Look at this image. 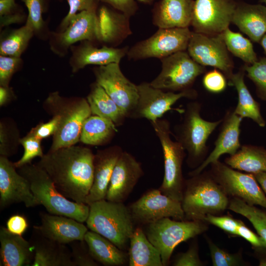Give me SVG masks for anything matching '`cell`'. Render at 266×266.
Masks as SVG:
<instances>
[{"label": "cell", "instance_id": "1", "mask_svg": "<svg viewBox=\"0 0 266 266\" xmlns=\"http://www.w3.org/2000/svg\"><path fill=\"white\" fill-rule=\"evenodd\" d=\"M94 157L89 148L74 145L49 151L37 165L66 198L82 203L93 184Z\"/></svg>", "mask_w": 266, "mask_h": 266}, {"label": "cell", "instance_id": "2", "mask_svg": "<svg viewBox=\"0 0 266 266\" xmlns=\"http://www.w3.org/2000/svg\"><path fill=\"white\" fill-rule=\"evenodd\" d=\"M85 222L88 228L108 239L121 250L126 249L134 230V222L124 202L101 200L92 203Z\"/></svg>", "mask_w": 266, "mask_h": 266}, {"label": "cell", "instance_id": "3", "mask_svg": "<svg viewBox=\"0 0 266 266\" xmlns=\"http://www.w3.org/2000/svg\"><path fill=\"white\" fill-rule=\"evenodd\" d=\"M18 169V172L29 181L31 190L40 205L51 214L65 216L78 222L86 221L90 206L71 201L56 188L47 173L37 165L26 164Z\"/></svg>", "mask_w": 266, "mask_h": 266}, {"label": "cell", "instance_id": "4", "mask_svg": "<svg viewBox=\"0 0 266 266\" xmlns=\"http://www.w3.org/2000/svg\"><path fill=\"white\" fill-rule=\"evenodd\" d=\"M185 181L181 204L187 220H200L208 214L218 215L228 207V195L210 172Z\"/></svg>", "mask_w": 266, "mask_h": 266}, {"label": "cell", "instance_id": "5", "mask_svg": "<svg viewBox=\"0 0 266 266\" xmlns=\"http://www.w3.org/2000/svg\"><path fill=\"white\" fill-rule=\"evenodd\" d=\"M45 104L53 115L60 116L59 128L53 135L49 151L75 145L80 140L84 121L92 115L87 99L65 98L56 92L49 95Z\"/></svg>", "mask_w": 266, "mask_h": 266}, {"label": "cell", "instance_id": "6", "mask_svg": "<svg viewBox=\"0 0 266 266\" xmlns=\"http://www.w3.org/2000/svg\"><path fill=\"white\" fill-rule=\"evenodd\" d=\"M200 111L199 102L188 103L182 122L174 129L176 140L187 153V163L191 167L200 165L205 160L208 152L207 141L223 120L214 122L206 120L201 116Z\"/></svg>", "mask_w": 266, "mask_h": 266}, {"label": "cell", "instance_id": "7", "mask_svg": "<svg viewBox=\"0 0 266 266\" xmlns=\"http://www.w3.org/2000/svg\"><path fill=\"white\" fill-rule=\"evenodd\" d=\"M151 123L159 139L164 155V175L159 189L166 196L181 202L185 183L182 166L186 151L178 141L171 139L172 133L167 120L159 119Z\"/></svg>", "mask_w": 266, "mask_h": 266}, {"label": "cell", "instance_id": "8", "mask_svg": "<svg viewBox=\"0 0 266 266\" xmlns=\"http://www.w3.org/2000/svg\"><path fill=\"white\" fill-rule=\"evenodd\" d=\"M206 222L200 220H173L164 218L147 225L145 234L159 251L163 266L168 265L175 247L180 243L206 231Z\"/></svg>", "mask_w": 266, "mask_h": 266}, {"label": "cell", "instance_id": "9", "mask_svg": "<svg viewBox=\"0 0 266 266\" xmlns=\"http://www.w3.org/2000/svg\"><path fill=\"white\" fill-rule=\"evenodd\" d=\"M160 60L161 71L150 83L164 91L181 92L191 89L197 78L206 71L205 66L195 62L185 51Z\"/></svg>", "mask_w": 266, "mask_h": 266}, {"label": "cell", "instance_id": "10", "mask_svg": "<svg viewBox=\"0 0 266 266\" xmlns=\"http://www.w3.org/2000/svg\"><path fill=\"white\" fill-rule=\"evenodd\" d=\"M210 165V174L228 196L266 209V197L253 174L240 172L219 160Z\"/></svg>", "mask_w": 266, "mask_h": 266}, {"label": "cell", "instance_id": "11", "mask_svg": "<svg viewBox=\"0 0 266 266\" xmlns=\"http://www.w3.org/2000/svg\"><path fill=\"white\" fill-rule=\"evenodd\" d=\"M192 32L189 28L161 29L146 39L137 42L127 53L129 59H160L187 50Z\"/></svg>", "mask_w": 266, "mask_h": 266}, {"label": "cell", "instance_id": "12", "mask_svg": "<svg viewBox=\"0 0 266 266\" xmlns=\"http://www.w3.org/2000/svg\"><path fill=\"white\" fill-rule=\"evenodd\" d=\"M94 73L96 82L121 109L126 117L131 118L139 98L137 85L123 74L118 63L95 67Z\"/></svg>", "mask_w": 266, "mask_h": 266}, {"label": "cell", "instance_id": "13", "mask_svg": "<svg viewBox=\"0 0 266 266\" xmlns=\"http://www.w3.org/2000/svg\"><path fill=\"white\" fill-rule=\"evenodd\" d=\"M187 50L195 62L219 70L227 79L233 73L234 63L221 34L213 35L193 31Z\"/></svg>", "mask_w": 266, "mask_h": 266}, {"label": "cell", "instance_id": "14", "mask_svg": "<svg viewBox=\"0 0 266 266\" xmlns=\"http://www.w3.org/2000/svg\"><path fill=\"white\" fill-rule=\"evenodd\" d=\"M129 208L135 223L148 225L164 218L184 220L181 202L163 194L159 189L145 193Z\"/></svg>", "mask_w": 266, "mask_h": 266}, {"label": "cell", "instance_id": "15", "mask_svg": "<svg viewBox=\"0 0 266 266\" xmlns=\"http://www.w3.org/2000/svg\"><path fill=\"white\" fill-rule=\"evenodd\" d=\"M235 0H195L191 26L194 32L221 34L229 28L235 9Z\"/></svg>", "mask_w": 266, "mask_h": 266}, {"label": "cell", "instance_id": "16", "mask_svg": "<svg viewBox=\"0 0 266 266\" xmlns=\"http://www.w3.org/2000/svg\"><path fill=\"white\" fill-rule=\"evenodd\" d=\"M51 50L64 56L74 43L83 40L99 41V30L97 9L76 14L62 32H52L49 35Z\"/></svg>", "mask_w": 266, "mask_h": 266}, {"label": "cell", "instance_id": "17", "mask_svg": "<svg viewBox=\"0 0 266 266\" xmlns=\"http://www.w3.org/2000/svg\"><path fill=\"white\" fill-rule=\"evenodd\" d=\"M139 98L136 108L131 117L135 118H146L150 122L160 119L171 106L179 99L185 98L195 99L197 92L189 89L177 93L164 92L153 87L150 83L143 82L137 85Z\"/></svg>", "mask_w": 266, "mask_h": 266}, {"label": "cell", "instance_id": "18", "mask_svg": "<svg viewBox=\"0 0 266 266\" xmlns=\"http://www.w3.org/2000/svg\"><path fill=\"white\" fill-rule=\"evenodd\" d=\"M6 157H0V208L23 202L27 207L40 205L28 180L18 172Z\"/></svg>", "mask_w": 266, "mask_h": 266}, {"label": "cell", "instance_id": "19", "mask_svg": "<svg viewBox=\"0 0 266 266\" xmlns=\"http://www.w3.org/2000/svg\"><path fill=\"white\" fill-rule=\"evenodd\" d=\"M143 174L140 163L130 153L123 151L114 167L105 200L124 202Z\"/></svg>", "mask_w": 266, "mask_h": 266}, {"label": "cell", "instance_id": "20", "mask_svg": "<svg viewBox=\"0 0 266 266\" xmlns=\"http://www.w3.org/2000/svg\"><path fill=\"white\" fill-rule=\"evenodd\" d=\"M242 119L233 110L227 112L223 118L213 150L199 166L190 172L191 176L201 173L209 165L218 161L222 155L228 154L231 156L238 151L241 146L239 136Z\"/></svg>", "mask_w": 266, "mask_h": 266}, {"label": "cell", "instance_id": "21", "mask_svg": "<svg viewBox=\"0 0 266 266\" xmlns=\"http://www.w3.org/2000/svg\"><path fill=\"white\" fill-rule=\"evenodd\" d=\"M93 42L83 40L77 46H71L69 64L72 72H76L90 65L105 66L111 63L119 64L127 55L128 47L117 48L108 46L99 48Z\"/></svg>", "mask_w": 266, "mask_h": 266}, {"label": "cell", "instance_id": "22", "mask_svg": "<svg viewBox=\"0 0 266 266\" xmlns=\"http://www.w3.org/2000/svg\"><path fill=\"white\" fill-rule=\"evenodd\" d=\"M41 224L33 226L44 237L58 242L68 244L75 240H83L88 228L83 223L65 216L41 212Z\"/></svg>", "mask_w": 266, "mask_h": 266}, {"label": "cell", "instance_id": "23", "mask_svg": "<svg viewBox=\"0 0 266 266\" xmlns=\"http://www.w3.org/2000/svg\"><path fill=\"white\" fill-rule=\"evenodd\" d=\"M123 151L119 146H113L99 151L94 157L93 182L85 200L90 205L94 202L105 199L112 173Z\"/></svg>", "mask_w": 266, "mask_h": 266}, {"label": "cell", "instance_id": "24", "mask_svg": "<svg viewBox=\"0 0 266 266\" xmlns=\"http://www.w3.org/2000/svg\"><path fill=\"white\" fill-rule=\"evenodd\" d=\"M194 0H161L153 10V23L161 29L185 28L191 25Z\"/></svg>", "mask_w": 266, "mask_h": 266}, {"label": "cell", "instance_id": "25", "mask_svg": "<svg viewBox=\"0 0 266 266\" xmlns=\"http://www.w3.org/2000/svg\"><path fill=\"white\" fill-rule=\"evenodd\" d=\"M0 266H32L34 259L33 248L22 235L0 227Z\"/></svg>", "mask_w": 266, "mask_h": 266}, {"label": "cell", "instance_id": "26", "mask_svg": "<svg viewBox=\"0 0 266 266\" xmlns=\"http://www.w3.org/2000/svg\"><path fill=\"white\" fill-rule=\"evenodd\" d=\"M30 242L34 252L32 266H73L66 244L46 238L34 229Z\"/></svg>", "mask_w": 266, "mask_h": 266}, {"label": "cell", "instance_id": "27", "mask_svg": "<svg viewBox=\"0 0 266 266\" xmlns=\"http://www.w3.org/2000/svg\"><path fill=\"white\" fill-rule=\"evenodd\" d=\"M232 23L251 40L259 42L266 33V6L237 1Z\"/></svg>", "mask_w": 266, "mask_h": 266}, {"label": "cell", "instance_id": "28", "mask_svg": "<svg viewBox=\"0 0 266 266\" xmlns=\"http://www.w3.org/2000/svg\"><path fill=\"white\" fill-rule=\"evenodd\" d=\"M99 42L115 46L132 33L130 17L120 11L102 6L97 13Z\"/></svg>", "mask_w": 266, "mask_h": 266}, {"label": "cell", "instance_id": "29", "mask_svg": "<svg viewBox=\"0 0 266 266\" xmlns=\"http://www.w3.org/2000/svg\"><path fill=\"white\" fill-rule=\"evenodd\" d=\"M84 240L92 256L98 263L105 266H120L128 261V254L96 232L88 231Z\"/></svg>", "mask_w": 266, "mask_h": 266}, {"label": "cell", "instance_id": "30", "mask_svg": "<svg viewBox=\"0 0 266 266\" xmlns=\"http://www.w3.org/2000/svg\"><path fill=\"white\" fill-rule=\"evenodd\" d=\"M245 71L243 67L233 73L229 79L230 84L234 86L238 95V102L234 112L239 116L252 120L258 126L264 127L266 121L262 115L260 105L254 100L244 81Z\"/></svg>", "mask_w": 266, "mask_h": 266}, {"label": "cell", "instance_id": "31", "mask_svg": "<svg viewBox=\"0 0 266 266\" xmlns=\"http://www.w3.org/2000/svg\"><path fill=\"white\" fill-rule=\"evenodd\" d=\"M128 254L130 266H163L160 253L140 227L130 238Z\"/></svg>", "mask_w": 266, "mask_h": 266}, {"label": "cell", "instance_id": "32", "mask_svg": "<svg viewBox=\"0 0 266 266\" xmlns=\"http://www.w3.org/2000/svg\"><path fill=\"white\" fill-rule=\"evenodd\" d=\"M233 168L255 174L266 171V149L252 145H241L238 151L225 160Z\"/></svg>", "mask_w": 266, "mask_h": 266}, {"label": "cell", "instance_id": "33", "mask_svg": "<svg viewBox=\"0 0 266 266\" xmlns=\"http://www.w3.org/2000/svg\"><path fill=\"white\" fill-rule=\"evenodd\" d=\"M87 100L92 115L109 119L116 126L122 125L127 118L121 109L96 82L92 85Z\"/></svg>", "mask_w": 266, "mask_h": 266}, {"label": "cell", "instance_id": "34", "mask_svg": "<svg viewBox=\"0 0 266 266\" xmlns=\"http://www.w3.org/2000/svg\"><path fill=\"white\" fill-rule=\"evenodd\" d=\"M111 120L97 115H90L84 121L80 141L90 145H100L108 142L117 132Z\"/></svg>", "mask_w": 266, "mask_h": 266}, {"label": "cell", "instance_id": "35", "mask_svg": "<svg viewBox=\"0 0 266 266\" xmlns=\"http://www.w3.org/2000/svg\"><path fill=\"white\" fill-rule=\"evenodd\" d=\"M34 35L33 28L25 25L19 28L3 31L0 38V55L21 58Z\"/></svg>", "mask_w": 266, "mask_h": 266}, {"label": "cell", "instance_id": "36", "mask_svg": "<svg viewBox=\"0 0 266 266\" xmlns=\"http://www.w3.org/2000/svg\"><path fill=\"white\" fill-rule=\"evenodd\" d=\"M221 34L229 52L241 59L246 65H252L258 61L256 53L250 39L239 33L231 31L229 28Z\"/></svg>", "mask_w": 266, "mask_h": 266}, {"label": "cell", "instance_id": "37", "mask_svg": "<svg viewBox=\"0 0 266 266\" xmlns=\"http://www.w3.org/2000/svg\"><path fill=\"white\" fill-rule=\"evenodd\" d=\"M228 208L246 218L266 242V211L235 198L229 200Z\"/></svg>", "mask_w": 266, "mask_h": 266}, {"label": "cell", "instance_id": "38", "mask_svg": "<svg viewBox=\"0 0 266 266\" xmlns=\"http://www.w3.org/2000/svg\"><path fill=\"white\" fill-rule=\"evenodd\" d=\"M27 8L28 14L26 23L33 29L34 35L43 36L47 33V27L43 19L44 0H22Z\"/></svg>", "mask_w": 266, "mask_h": 266}, {"label": "cell", "instance_id": "39", "mask_svg": "<svg viewBox=\"0 0 266 266\" xmlns=\"http://www.w3.org/2000/svg\"><path fill=\"white\" fill-rule=\"evenodd\" d=\"M247 76L255 85L257 95L266 101V58H262L252 65L243 66Z\"/></svg>", "mask_w": 266, "mask_h": 266}, {"label": "cell", "instance_id": "40", "mask_svg": "<svg viewBox=\"0 0 266 266\" xmlns=\"http://www.w3.org/2000/svg\"><path fill=\"white\" fill-rule=\"evenodd\" d=\"M213 266H238L245 264L241 253H230L216 245L206 237Z\"/></svg>", "mask_w": 266, "mask_h": 266}, {"label": "cell", "instance_id": "41", "mask_svg": "<svg viewBox=\"0 0 266 266\" xmlns=\"http://www.w3.org/2000/svg\"><path fill=\"white\" fill-rule=\"evenodd\" d=\"M41 140L29 134L20 139L19 142L23 146L24 152L21 159L14 163L16 168L31 163L32 160L36 157L41 158L44 155Z\"/></svg>", "mask_w": 266, "mask_h": 266}, {"label": "cell", "instance_id": "42", "mask_svg": "<svg viewBox=\"0 0 266 266\" xmlns=\"http://www.w3.org/2000/svg\"><path fill=\"white\" fill-rule=\"evenodd\" d=\"M25 20V14L19 10L15 0H0V29L12 24L21 23Z\"/></svg>", "mask_w": 266, "mask_h": 266}, {"label": "cell", "instance_id": "43", "mask_svg": "<svg viewBox=\"0 0 266 266\" xmlns=\"http://www.w3.org/2000/svg\"><path fill=\"white\" fill-rule=\"evenodd\" d=\"M73 266H98V263L92 256L86 241L75 240L69 244Z\"/></svg>", "mask_w": 266, "mask_h": 266}, {"label": "cell", "instance_id": "44", "mask_svg": "<svg viewBox=\"0 0 266 266\" xmlns=\"http://www.w3.org/2000/svg\"><path fill=\"white\" fill-rule=\"evenodd\" d=\"M100 0H67L69 10L62 21L57 32L63 31L68 25L71 19L78 13L83 11L97 9Z\"/></svg>", "mask_w": 266, "mask_h": 266}, {"label": "cell", "instance_id": "45", "mask_svg": "<svg viewBox=\"0 0 266 266\" xmlns=\"http://www.w3.org/2000/svg\"><path fill=\"white\" fill-rule=\"evenodd\" d=\"M22 63L21 58L0 55V86H9L12 75Z\"/></svg>", "mask_w": 266, "mask_h": 266}, {"label": "cell", "instance_id": "46", "mask_svg": "<svg viewBox=\"0 0 266 266\" xmlns=\"http://www.w3.org/2000/svg\"><path fill=\"white\" fill-rule=\"evenodd\" d=\"M205 89L213 93L224 91L227 86V78L219 70L215 68L205 72L202 79Z\"/></svg>", "mask_w": 266, "mask_h": 266}, {"label": "cell", "instance_id": "47", "mask_svg": "<svg viewBox=\"0 0 266 266\" xmlns=\"http://www.w3.org/2000/svg\"><path fill=\"white\" fill-rule=\"evenodd\" d=\"M202 221L214 225L229 234L238 236L239 220L235 219L231 216L208 214L203 217Z\"/></svg>", "mask_w": 266, "mask_h": 266}, {"label": "cell", "instance_id": "48", "mask_svg": "<svg viewBox=\"0 0 266 266\" xmlns=\"http://www.w3.org/2000/svg\"><path fill=\"white\" fill-rule=\"evenodd\" d=\"M53 115V118L49 121L37 125L33 128L28 134L40 140L54 135L59 128L60 116L58 114Z\"/></svg>", "mask_w": 266, "mask_h": 266}, {"label": "cell", "instance_id": "49", "mask_svg": "<svg viewBox=\"0 0 266 266\" xmlns=\"http://www.w3.org/2000/svg\"><path fill=\"white\" fill-rule=\"evenodd\" d=\"M237 235L249 242L257 251L266 253V242L265 240L253 232L241 220H239Z\"/></svg>", "mask_w": 266, "mask_h": 266}, {"label": "cell", "instance_id": "50", "mask_svg": "<svg viewBox=\"0 0 266 266\" xmlns=\"http://www.w3.org/2000/svg\"><path fill=\"white\" fill-rule=\"evenodd\" d=\"M204 265L200 260L197 243L191 245L187 251L178 254L172 266H201Z\"/></svg>", "mask_w": 266, "mask_h": 266}, {"label": "cell", "instance_id": "51", "mask_svg": "<svg viewBox=\"0 0 266 266\" xmlns=\"http://www.w3.org/2000/svg\"><path fill=\"white\" fill-rule=\"evenodd\" d=\"M105 2L115 9L131 17L137 10V5L135 0H100Z\"/></svg>", "mask_w": 266, "mask_h": 266}, {"label": "cell", "instance_id": "52", "mask_svg": "<svg viewBox=\"0 0 266 266\" xmlns=\"http://www.w3.org/2000/svg\"><path fill=\"white\" fill-rule=\"evenodd\" d=\"M6 228L11 233L22 235L28 227L26 218L20 214L10 216L6 221Z\"/></svg>", "mask_w": 266, "mask_h": 266}, {"label": "cell", "instance_id": "53", "mask_svg": "<svg viewBox=\"0 0 266 266\" xmlns=\"http://www.w3.org/2000/svg\"><path fill=\"white\" fill-rule=\"evenodd\" d=\"M13 93L10 87L0 86V105L5 104L13 96Z\"/></svg>", "mask_w": 266, "mask_h": 266}, {"label": "cell", "instance_id": "54", "mask_svg": "<svg viewBox=\"0 0 266 266\" xmlns=\"http://www.w3.org/2000/svg\"><path fill=\"white\" fill-rule=\"evenodd\" d=\"M263 191L266 194V171L253 174Z\"/></svg>", "mask_w": 266, "mask_h": 266}, {"label": "cell", "instance_id": "55", "mask_svg": "<svg viewBox=\"0 0 266 266\" xmlns=\"http://www.w3.org/2000/svg\"><path fill=\"white\" fill-rule=\"evenodd\" d=\"M260 43L266 54V33L262 37Z\"/></svg>", "mask_w": 266, "mask_h": 266}, {"label": "cell", "instance_id": "56", "mask_svg": "<svg viewBox=\"0 0 266 266\" xmlns=\"http://www.w3.org/2000/svg\"><path fill=\"white\" fill-rule=\"evenodd\" d=\"M259 265L260 266H266V255L262 256L259 259Z\"/></svg>", "mask_w": 266, "mask_h": 266}, {"label": "cell", "instance_id": "57", "mask_svg": "<svg viewBox=\"0 0 266 266\" xmlns=\"http://www.w3.org/2000/svg\"><path fill=\"white\" fill-rule=\"evenodd\" d=\"M139 2H142L145 4H151L154 0H137Z\"/></svg>", "mask_w": 266, "mask_h": 266}, {"label": "cell", "instance_id": "58", "mask_svg": "<svg viewBox=\"0 0 266 266\" xmlns=\"http://www.w3.org/2000/svg\"><path fill=\"white\" fill-rule=\"evenodd\" d=\"M261 2L264 3L266 4V0H260Z\"/></svg>", "mask_w": 266, "mask_h": 266}]
</instances>
